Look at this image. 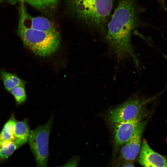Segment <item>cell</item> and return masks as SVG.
<instances>
[{
	"instance_id": "obj_1",
	"label": "cell",
	"mask_w": 167,
	"mask_h": 167,
	"mask_svg": "<svg viewBox=\"0 0 167 167\" xmlns=\"http://www.w3.org/2000/svg\"><path fill=\"white\" fill-rule=\"evenodd\" d=\"M18 33L24 45L36 55L47 57L54 54L61 41L59 31L47 18L30 15L21 4Z\"/></svg>"
},
{
	"instance_id": "obj_2",
	"label": "cell",
	"mask_w": 167,
	"mask_h": 167,
	"mask_svg": "<svg viewBox=\"0 0 167 167\" xmlns=\"http://www.w3.org/2000/svg\"><path fill=\"white\" fill-rule=\"evenodd\" d=\"M135 0H120L108 26L105 38L118 62L132 59L139 66L131 42L132 31L137 26Z\"/></svg>"
},
{
	"instance_id": "obj_3",
	"label": "cell",
	"mask_w": 167,
	"mask_h": 167,
	"mask_svg": "<svg viewBox=\"0 0 167 167\" xmlns=\"http://www.w3.org/2000/svg\"><path fill=\"white\" fill-rule=\"evenodd\" d=\"M113 0H67L77 19L104 32L103 25L112 7Z\"/></svg>"
},
{
	"instance_id": "obj_4",
	"label": "cell",
	"mask_w": 167,
	"mask_h": 167,
	"mask_svg": "<svg viewBox=\"0 0 167 167\" xmlns=\"http://www.w3.org/2000/svg\"><path fill=\"white\" fill-rule=\"evenodd\" d=\"M53 121L54 115L52 114L45 124L39 126L30 132L29 144L37 167L47 166L49 138Z\"/></svg>"
},
{
	"instance_id": "obj_5",
	"label": "cell",
	"mask_w": 167,
	"mask_h": 167,
	"mask_svg": "<svg viewBox=\"0 0 167 167\" xmlns=\"http://www.w3.org/2000/svg\"><path fill=\"white\" fill-rule=\"evenodd\" d=\"M153 98L145 99L136 96H133L108 113L107 116L108 122L113 125L146 114L144 111L145 106Z\"/></svg>"
},
{
	"instance_id": "obj_6",
	"label": "cell",
	"mask_w": 167,
	"mask_h": 167,
	"mask_svg": "<svg viewBox=\"0 0 167 167\" xmlns=\"http://www.w3.org/2000/svg\"><path fill=\"white\" fill-rule=\"evenodd\" d=\"M146 115H141L132 119L112 125L115 150L119 149L133 136Z\"/></svg>"
},
{
	"instance_id": "obj_7",
	"label": "cell",
	"mask_w": 167,
	"mask_h": 167,
	"mask_svg": "<svg viewBox=\"0 0 167 167\" xmlns=\"http://www.w3.org/2000/svg\"><path fill=\"white\" fill-rule=\"evenodd\" d=\"M147 121H143L133 136L120 148L116 161L117 164H121L125 161H134L140 152L141 145V137Z\"/></svg>"
},
{
	"instance_id": "obj_8",
	"label": "cell",
	"mask_w": 167,
	"mask_h": 167,
	"mask_svg": "<svg viewBox=\"0 0 167 167\" xmlns=\"http://www.w3.org/2000/svg\"><path fill=\"white\" fill-rule=\"evenodd\" d=\"M138 156V162L143 166L167 167L166 157L153 151L144 139L142 141Z\"/></svg>"
},
{
	"instance_id": "obj_9",
	"label": "cell",
	"mask_w": 167,
	"mask_h": 167,
	"mask_svg": "<svg viewBox=\"0 0 167 167\" xmlns=\"http://www.w3.org/2000/svg\"><path fill=\"white\" fill-rule=\"evenodd\" d=\"M30 133L27 119L15 122L13 129L14 142L19 148L28 140Z\"/></svg>"
},
{
	"instance_id": "obj_10",
	"label": "cell",
	"mask_w": 167,
	"mask_h": 167,
	"mask_svg": "<svg viewBox=\"0 0 167 167\" xmlns=\"http://www.w3.org/2000/svg\"><path fill=\"white\" fill-rule=\"evenodd\" d=\"M0 74L5 87L9 92L17 86L25 85V82L14 74L3 70H0Z\"/></svg>"
},
{
	"instance_id": "obj_11",
	"label": "cell",
	"mask_w": 167,
	"mask_h": 167,
	"mask_svg": "<svg viewBox=\"0 0 167 167\" xmlns=\"http://www.w3.org/2000/svg\"><path fill=\"white\" fill-rule=\"evenodd\" d=\"M24 2L42 11H49L57 7L59 0H15Z\"/></svg>"
},
{
	"instance_id": "obj_12",
	"label": "cell",
	"mask_w": 167,
	"mask_h": 167,
	"mask_svg": "<svg viewBox=\"0 0 167 167\" xmlns=\"http://www.w3.org/2000/svg\"><path fill=\"white\" fill-rule=\"evenodd\" d=\"M16 120L12 115L4 125L0 133V142L3 141H14L13 129Z\"/></svg>"
},
{
	"instance_id": "obj_13",
	"label": "cell",
	"mask_w": 167,
	"mask_h": 167,
	"mask_svg": "<svg viewBox=\"0 0 167 167\" xmlns=\"http://www.w3.org/2000/svg\"><path fill=\"white\" fill-rule=\"evenodd\" d=\"M19 147L14 141L0 142V160L8 158Z\"/></svg>"
},
{
	"instance_id": "obj_14",
	"label": "cell",
	"mask_w": 167,
	"mask_h": 167,
	"mask_svg": "<svg viewBox=\"0 0 167 167\" xmlns=\"http://www.w3.org/2000/svg\"><path fill=\"white\" fill-rule=\"evenodd\" d=\"M24 86H19L12 88L10 91L13 95L16 103L20 104L25 101L26 95Z\"/></svg>"
},
{
	"instance_id": "obj_15",
	"label": "cell",
	"mask_w": 167,
	"mask_h": 167,
	"mask_svg": "<svg viewBox=\"0 0 167 167\" xmlns=\"http://www.w3.org/2000/svg\"><path fill=\"white\" fill-rule=\"evenodd\" d=\"M79 157L75 156L72 157L64 166H76L79 163Z\"/></svg>"
},
{
	"instance_id": "obj_16",
	"label": "cell",
	"mask_w": 167,
	"mask_h": 167,
	"mask_svg": "<svg viewBox=\"0 0 167 167\" xmlns=\"http://www.w3.org/2000/svg\"><path fill=\"white\" fill-rule=\"evenodd\" d=\"M134 161H125L121 164L122 167H134Z\"/></svg>"
},
{
	"instance_id": "obj_17",
	"label": "cell",
	"mask_w": 167,
	"mask_h": 167,
	"mask_svg": "<svg viewBox=\"0 0 167 167\" xmlns=\"http://www.w3.org/2000/svg\"><path fill=\"white\" fill-rule=\"evenodd\" d=\"M160 3L164 9L167 12V8L165 5V0H159Z\"/></svg>"
},
{
	"instance_id": "obj_18",
	"label": "cell",
	"mask_w": 167,
	"mask_h": 167,
	"mask_svg": "<svg viewBox=\"0 0 167 167\" xmlns=\"http://www.w3.org/2000/svg\"><path fill=\"white\" fill-rule=\"evenodd\" d=\"M165 58L167 60V56L166 55H164Z\"/></svg>"
}]
</instances>
